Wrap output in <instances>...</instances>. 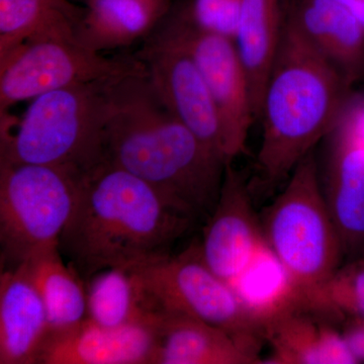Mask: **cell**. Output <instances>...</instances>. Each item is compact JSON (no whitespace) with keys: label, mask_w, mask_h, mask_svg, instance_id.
<instances>
[{"label":"cell","mask_w":364,"mask_h":364,"mask_svg":"<svg viewBox=\"0 0 364 364\" xmlns=\"http://www.w3.org/2000/svg\"><path fill=\"white\" fill-rule=\"evenodd\" d=\"M313 310L331 320H364V258L340 265L320 289Z\"/></svg>","instance_id":"cb8c5ba5"},{"label":"cell","mask_w":364,"mask_h":364,"mask_svg":"<svg viewBox=\"0 0 364 364\" xmlns=\"http://www.w3.org/2000/svg\"><path fill=\"white\" fill-rule=\"evenodd\" d=\"M287 18L353 85L364 77V26L334 0H294Z\"/></svg>","instance_id":"2e32d148"},{"label":"cell","mask_w":364,"mask_h":364,"mask_svg":"<svg viewBox=\"0 0 364 364\" xmlns=\"http://www.w3.org/2000/svg\"><path fill=\"white\" fill-rule=\"evenodd\" d=\"M352 85L287 18L268 76L259 119L260 183L272 189L335 128L350 102Z\"/></svg>","instance_id":"3957f363"},{"label":"cell","mask_w":364,"mask_h":364,"mask_svg":"<svg viewBox=\"0 0 364 364\" xmlns=\"http://www.w3.org/2000/svg\"><path fill=\"white\" fill-rule=\"evenodd\" d=\"M195 221L147 182L102 163L83 176L59 249L86 282L107 268L132 269L168 255Z\"/></svg>","instance_id":"7a4b0ae2"},{"label":"cell","mask_w":364,"mask_h":364,"mask_svg":"<svg viewBox=\"0 0 364 364\" xmlns=\"http://www.w3.org/2000/svg\"><path fill=\"white\" fill-rule=\"evenodd\" d=\"M242 0H191L196 25L234 40Z\"/></svg>","instance_id":"d4e9b609"},{"label":"cell","mask_w":364,"mask_h":364,"mask_svg":"<svg viewBox=\"0 0 364 364\" xmlns=\"http://www.w3.org/2000/svg\"><path fill=\"white\" fill-rule=\"evenodd\" d=\"M260 220L268 247L286 269L301 304L312 309L344 257L323 195L315 150L296 165Z\"/></svg>","instance_id":"5b68a950"},{"label":"cell","mask_w":364,"mask_h":364,"mask_svg":"<svg viewBox=\"0 0 364 364\" xmlns=\"http://www.w3.org/2000/svg\"><path fill=\"white\" fill-rule=\"evenodd\" d=\"M50 335L37 287L23 265L0 277V364H39Z\"/></svg>","instance_id":"9a60e30c"},{"label":"cell","mask_w":364,"mask_h":364,"mask_svg":"<svg viewBox=\"0 0 364 364\" xmlns=\"http://www.w3.org/2000/svg\"><path fill=\"white\" fill-rule=\"evenodd\" d=\"M132 270L160 310L183 314L214 326L260 358L264 344L262 326L242 305L230 284L205 264L198 245Z\"/></svg>","instance_id":"52a82bcc"},{"label":"cell","mask_w":364,"mask_h":364,"mask_svg":"<svg viewBox=\"0 0 364 364\" xmlns=\"http://www.w3.org/2000/svg\"><path fill=\"white\" fill-rule=\"evenodd\" d=\"M230 287L262 327L275 316L303 305L286 269L267 242L251 264Z\"/></svg>","instance_id":"603a6c76"},{"label":"cell","mask_w":364,"mask_h":364,"mask_svg":"<svg viewBox=\"0 0 364 364\" xmlns=\"http://www.w3.org/2000/svg\"><path fill=\"white\" fill-rule=\"evenodd\" d=\"M119 78L33 98L14 133L1 126L0 162L68 167L83 173L100 166L112 87Z\"/></svg>","instance_id":"277c9868"},{"label":"cell","mask_w":364,"mask_h":364,"mask_svg":"<svg viewBox=\"0 0 364 364\" xmlns=\"http://www.w3.org/2000/svg\"><path fill=\"white\" fill-rule=\"evenodd\" d=\"M205 264L231 284L265 245L245 176L228 163L219 198L198 244Z\"/></svg>","instance_id":"8fae6325"},{"label":"cell","mask_w":364,"mask_h":364,"mask_svg":"<svg viewBox=\"0 0 364 364\" xmlns=\"http://www.w3.org/2000/svg\"><path fill=\"white\" fill-rule=\"evenodd\" d=\"M159 326L107 328L86 320L51 333L39 364H155Z\"/></svg>","instance_id":"4fadbf2b"},{"label":"cell","mask_w":364,"mask_h":364,"mask_svg":"<svg viewBox=\"0 0 364 364\" xmlns=\"http://www.w3.org/2000/svg\"><path fill=\"white\" fill-rule=\"evenodd\" d=\"M151 33L181 46L195 60L214 102L228 162L246 151L254 116L247 76L234 40L196 25L191 0H176Z\"/></svg>","instance_id":"ba28073f"},{"label":"cell","mask_w":364,"mask_h":364,"mask_svg":"<svg viewBox=\"0 0 364 364\" xmlns=\"http://www.w3.org/2000/svg\"><path fill=\"white\" fill-rule=\"evenodd\" d=\"M21 265L43 299L50 334L70 329L87 318L85 280L64 262L59 246L35 254Z\"/></svg>","instance_id":"7402d4cb"},{"label":"cell","mask_w":364,"mask_h":364,"mask_svg":"<svg viewBox=\"0 0 364 364\" xmlns=\"http://www.w3.org/2000/svg\"><path fill=\"white\" fill-rule=\"evenodd\" d=\"M165 107L227 163L219 117L195 60L183 48L150 33L136 55Z\"/></svg>","instance_id":"30bf717a"},{"label":"cell","mask_w":364,"mask_h":364,"mask_svg":"<svg viewBox=\"0 0 364 364\" xmlns=\"http://www.w3.org/2000/svg\"><path fill=\"white\" fill-rule=\"evenodd\" d=\"M287 0H242L234 43L247 76L255 119L284 35Z\"/></svg>","instance_id":"e0dca14e"},{"label":"cell","mask_w":364,"mask_h":364,"mask_svg":"<svg viewBox=\"0 0 364 364\" xmlns=\"http://www.w3.org/2000/svg\"><path fill=\"white\" fill-rule=\"evenodd\" d=\"M342 335L358 363L364 361V320L346 318Z\"/></svg>","instance_id":"484cf974"},{"label":"cell","mask_w":364,"mask_h":364,"mask_svg":"<svg viewBox=\"0 0 364 364\" xmlns=\"http://www.w3.org/2000/svg\"><path fill=\"white\" fill-rule=\"evenodd\" d=\"M318 176L343 254L364 251V139L344 112L323 140Z\"/></svg>","instance_id":"7c38bea8"},{"label":"cell","mask_w":364,"mask_h":364,"mask_svg":"<svg viewBox=\"0 0 364 364\" xmlns=\"http://www.w3.org/2000/svg\"><path fill=\"white\" fill-rule=\"evenodd\" d=\"M85 174L68 167L0 162L4 269L18 267L35 254L59 246Z\"/></svg>","instance_id":"8992f818"},{"label":"cell","mask_w":364,"mask_h":364,"mask_svg":"<svg viewBox=\"0 0 364 364\" xmlns=\"http://www.w3.org/2000/svg\"><path fill=\"white\" fill-rule=\"evenodd\" d=\"M269 347L268 364H355L334 321L299 305L267 321L263 327Z\"/></svg>","instance_id":"5bb4252c"},{"label":"cell","mask_w":364,"mask_h":364,"mask_svg":"<svg viewBox=\"0 0 364 364\" xmlns=\"http://www.w3.org/2000/svg\"><path fill=\"white\" fill-rule=\"evenodd\" d=\"M83 14L69 0H0V64L26 43L75 41Z\"/></svg>","instance_id":"ffe728a7"},{"label":"cell","mask_w":364,"mask_h":364,"mask_svg":"<svg viewBox=\"0 0 364 364\" xmlns=\"http://www.w3.org/2000/svg\"><path fill=\"white\" fill-rule=\"evenodd\" d=\"M104 163L147 182L195 220L214 210L228 164L168 111L147 72L112 85Z\"/></svg>","instance_id":"6da1fadb"},{"label":"cell","mask_w":364,"mask_h":364,"mask_svg":"<svg viewBox=\"0 0 364 364\" xmlns=\"http://www.w3.org/2000/svg\"><path fill=\"white\" fill-rule=\"evenodd\" d=\"M85 282L88 320L107 328L159 326L161 311L133 270L107 268Z\"/></svg>","instance_id":"44dd1931"},{"label":"cell","mask_w":364,"mask_h":364,"mask_svg":"<svg viewBox=\"0 0 364 364\" xmlns=\"http://www.w3.org/2000/svg\"><path fill=\"white\" fill-rule=\"evenodd\" d=\"M155 364H258L230 335L183 314L161 310Z\"/></svg>","instance_id":"d6986e66"},{"label":"cell","mask_w":364,"mask_h":364,"mask_svg":"<svg viewBox=\"0 0 364 364\" xmlns=\"http://www.w3.org/2000/svg\"><path fill=\"white\" fill-rule=\"evenodd\" d=\"M75 41L91 51L145 40L169 13L174 0H85Z\"/></svg>","instance_id":"ac0fdd59"},{"label":"cell","mask_w":364,"mask_h":364,"mask_svg":"<svg viewBox=\"0 0 364 364\" xmlns=\"http://www.w3.org/2000/svg\"><path fill=\"white\" fill-rule=\"evenodd\" d=\"M364 26V0H334Z\"/></svg>","instance_id":"4316f807"},{"label":"cell","mask_w":364,"mask_h":364,"mask_svg":"<svg viewBox=\"0 0 364 364\" xmlns=\"http://www.w3.org/2000/svg\"><path fill=\"white\" fill-rule=\"evenodd\" d=\"M146 72L136 56L107 58L73 40L26 43L0 64V114L48 91Z\"/></svg>","instance_id":"9c48e42d"}]
</instances>
